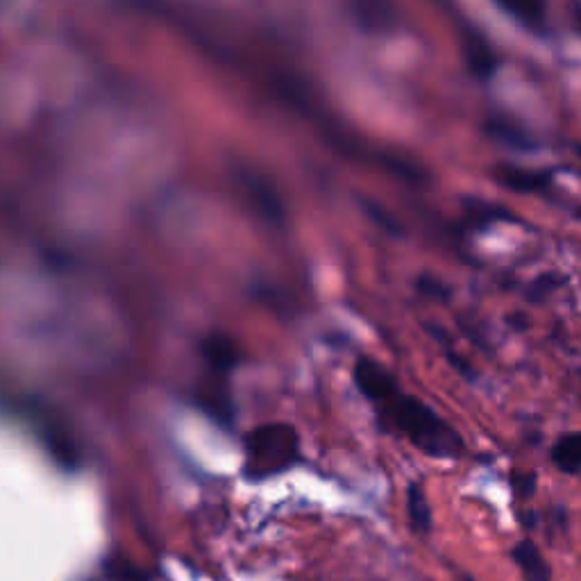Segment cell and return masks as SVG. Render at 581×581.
Returning a JSON list of instances; mask_svg holds the SVG:
<instances>
[{
    "label": "cell",
    "instance_id": "6da1fadb",
    "mask_svg": "<svg viewBox=\"0 0 581 581\" xmlns=\"http://www.w3.org/2000/svg\"><path fill=\"white\" fill-rule=\"evenodd\" d=\"M382 423L402 434L416 450L432 459H461L466 452L461 434L448 420L416 395L398 391L393 398L377 407Z\"/></svg>",
    "mask_w": 581,
    "mask_h": 581
},
{
    "label": "cell",
    "instance_id": "7a4b0ae2",
    "mask_svg": "<svg viewBox=\"0 0 581 581\" xmlns=\"http://www.w3.org/2000/svg\"><path fill=\"white\" fill-rule=\"evenodd\" d=\"M300 461V436L296 427L268 423L252 429L246 436V477L268 479L296 466Z\"/></svg>",
    "mask_w": 581,
    "mask_h": 581
},
{
    "label": "cell",
    "instance_id": "3957f363",
    "mask_svg": "<svg viewBox=\"0 0 581 581\" xmlns=\"http://www.w3.org/2000/svg\"><path fill=\"white\" fill-rule=\"evenodd\" d=\"M352 380H355L359 393L364 395L370 404H375V407H380V404H384L400 391L398 380H395L389 370L368 357H361L357 361L355 370H352Z\"/></svg>",
    "mask_w": 581,
    "mask_h": 581
},
{
    "label": "cell",
    "instance_id": "277c9868",
    "mask_svg": "<svg viewBox=\"0 0 581 581\" xmlns=\"http://www.w3.org/2000/svg\"><path fill=\"white\" fill-rule=\"evenodd\" d=\"M348 7L357 28L366 35H382L393 28V0H348Z\"/></svg>",
    "mask_w": 581,
    "mask_h": 581
},
{
    "label": "cell",
    "instance_id": "5b68a950",
    "mask_svg": "<svg viewBox=\"0 0 581 581\" xmlns=\"http://www.w3.org/2000/svg\"><path fill=\"white\" fill-rule=\"evenodd\" d=\"M463 57H466L468 71L477 80L493 78L495 71H498V55H495V50L470 25L463 28Z\"/></svg>",
    "mask_w": 581,
    "mask_h": 581
},
{
    "label": "cell",
    "instance_id": "8992f818",
    "mask_svg": "<svg viewBox=\"0 0 581 581\" xmlns=\"http://www.w3.org/2000/svg\"><path fill=\"white\" fill-rule=\"evenodd\" d=\"M511 557L516 561L525 581H552V568L532 538H522L513 545Z\"/></svg>",
    "mask_w": 581,
    "mask_h": 581
},
{
    "label": "cell",
    "instance_id": "52a82bcc",
    "mask_svg": "<svg viewBox=\"0 0 581 581\" xmlns=\"http://www.w3.org/2000/svg\"><path fill=\"white\" fill-rule=\"evenodd\" d=\"M500 10L520 23L525 30L543 35L547 30V5L545 0H495Z\"/></svg>",
    "mask_w": 581,
    "mask_h": 581
},
{
    "label": "cell",
    "instance_id": "ba28073f",
    "mask_svg": "<svg viewBox=\"0 0 581 581\" xmlns=\"http://www.w3.org/2000/svg\"><path fill=\"white\" fill-rule=\"evenodd\" d=\"M407 516H409V525L416 534L420 536L432 534L434 513H432V507H429V500L423 491V486L416 482H411L407 486Z\"/></svg>",
    "mask_w": 581,
    "mask_h": 581
},
{
    "label": "cell",
    "instance_id": "9c48e42d",
    "mask_svg": "<svg viewBox=\"0 0 581 581\" xmlns=\"http://www.w3.org/2000/svg\"><path fill=\"white\" fill-rule=\"evenodd\" d=\"M552 461L561 473L566 475L581 473V432L563 434L561 439L554 443Z\"/></svg>",
    "mask_w": 581,
    "mask_h": 581
},
{
    "label": "cell",
    "instance_id": "30bf717a",
    "mask_svg": "<svg viewBox=\"0 0 581 581\" xmlns=\"http://www.w3.org/2000/svg\"><path fill=\"white\" fill-rule=\"evenodd\" d=\"M200 407L205 414L216 420L218 425L230 427L234 420V407L230 400V393H227L223 386H209L207 391L200 393Z\"/></svg>",
    "mask_w": 581,
    "mask_h": 581
},
{
    "label": "cell",
    "instance_id": "8fae6325",
    "mask_svg": "<svg viewBox=\"0 0 581 581\" xmlns=\"http://www.w3.org/2000/svg\"><path fill=\"white\" fill-rule=\"evenodd\" d=\"M500 182L507 184L509 189L516 191H543L550 187V180L543 178V175H536L532 171H522V168H511L502 166L500 168Z\"/></svg>",
    "mask_w": 581,
    "mask_h": 581
},
{
    "label": "cell",
    "instance_id": "7c38bea8",
    "mask_svg": "<svg viewBox=\"0 0 581 581\" xmlns=\"http://www.w3.org/2000/svg\"><path fill=\"white\" fill-rule=\"evenodd\" d=\"M207 359L209 364H212L218 373H227V370L234 368L237 364V350H234V345L227 341V339H214L212 343L207 345Z\"/></svg>",
    "mask_w": 581,
    "mask_h": 581
},
{
    "label": "cell",
    "instance_id": "4fadbf2b",
    "mask_svg": "<svg viewBox=\"0 0 581 581\" xmlns=\"http://www.w3.org/2000/svg\"><path fill=\"white\" fill-rule=\"evenodd\" d=\"M536 484H538V477L534 473H527V470H513L511 473V488L518 500L534 498Z\"/></svg>",
    "mask_w": 581,
    "mask_h": 581
},
{
    "label": "cell",
    "instance_id": "5bb4252c",
    "mask_svg": "<svg viewBox=\"0 0 581 581\" xmlns=\"http://www.w3.org/2000/svg\"><path fill=\"white\" fill-rule=\"evenodd\" d=\"M520 522H522V527L525 529H534L536 527V522H538V518H536V513L534 511H520Z\"/></svg>",
    "mask_w": 581,
    "mask_h": 581
},
{
    "label": "cell",
    "instance_id": "9a60e30c",
    "mask_svg": "<svg viewBox=\"0 0 581 581\" xmlns=\"http://www.w3.org/2000/svg\"><path fill=\"white\" fill-rule=\"evenodd\" d=\"M128 581H141V579H128Z\"/></svg>",
    "mask_w": 581,
    "mask_h": 581
}]
</instances>
